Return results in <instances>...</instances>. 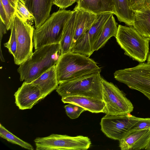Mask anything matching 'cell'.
Masks as SVG:
<instances>
[{"label":"cell","instance_id":"obj_1","mask_svg":"<svg viewBox=\"0 0 150 150\" xmlns=\"http://www.w3.org/2000/svg\"><path fill=\"white\" fill-rule=\"evenodd\" d=\"M61 56L59 43L46 45L35 50L17 69L20 81L31 82L56 65Z\"/></svg>","mask_w":150,"mask_h":150},{"label":"cell","instance_id":"obj_2","mask_svg":"<svg viewBox=\"0 0 150 150\" xmlns=\"http://www.w3.org/2000/svg\"><path fill=\"white\" fill-rule=\"evenodd\" d=\"M56 67L59 84L101 71L100 68L92 59L85 55L71 51L61 56Z\"/></svg>","mask_w":150,"mask_h":150},{"label":"cell","instance_id":"obj_3","mask_svg":"<svg viewBox=\"0 0 150 150\" xmlns=\"http://www.w3.org/2000/svg\"><path fill=\"white\" fill-rule=\"evenodd\" d=\"M73 11L59 10L52 13L44 23L34 30L35 50L48 45L59 43L66 23Z\"/></svg>","mask_w":150,"mask_h":150},{"label":"cell","instance_id":"obj_4","mask_svg":"<svg viewBox=\"0 0 150 150\" xmlns=\"http://www.w3.org/2000/svg\"><path fill=\"white\" fill-rule=\"evenodd\" d=\"M115 38L125 55L140 63L147 60L150 39L142 36L134 27L119 25Z\"/></svg>","mask_w":150,"mask_h":150},{"label":"cell","instance_id":"obj_5","mask_svg":"<svg viewBox=\"0 0 150 150\" xmlns=\"http://www.w3.org/2000/svg\"><path fill=\"white\" fill-rule=\"evenodd\" d=\"M100 72L60 83L56 91L62 97L80 96L103 100Z\"/></svg>","mask_w":150,"mask_h":150},{"label":"cell","instance_id":"obj_6","mask_svg":"<svg viewBox=\"0 0 150 150\" xmlns=\"http://www.w3.org/2000/svg\"><path fill=\"white\" fill-rule=\"evenodd\" d=\"M115 79L130 88L138 91L150 100V64L142 62L134 67L119 69Z\"/></svg>","mask_w":150,"mask_h":150},{"label":"cell","instance_id":"obj_7","mask_svg":"<svg viewBox=\"0 0 150 150\" xmlns=\"http://www.w3.org/2000/svg\"><path fill=\"white\" fill-rule=\"evenodd\" d=\"M34 141L36 150H86L91 144L90 139L87 137L54 134L37 138Z\"/></svg>","mask_w":150,"mask_h":150},{"label":"cell","instance_id":"obj_8","mask_svg":"<svg viewBox=\"0 0 150 150\" xmlns=\"http://www.w3.org/2000/svg\"><path fill=\"white\" fill-rule=\"evenodd\" d=\"M103 100L105 104L106 114L130 113L134 106L125 94L112 82L101 77Z\"/></svg>","mask_w":150,"mask_h":150},{"label":"cell","instance_id":"obj_9","mask_svg":"<svg viewBox=\"0 0 150 150\" xmlns=\"http://www.w3.org/2000/svg\"><path fill=\"white\" fill-rule=\"evenodd\" d=\"M141 118L129 113L106 114L101 120V130L108 137L119 141Z\"/></svg>","mask_w":150,"mask_h":150},{"label":"cell","instance_id":"obj_10","mask_svg":"<svg viewBox=\"0 0 150 150\" xmlns=\"http://www.w3.org/2000/svg\"><path fill=\"white\" fill-rule=\"evenodd\" d=\"M12 23L15 28L17 42L16 56L14 59V62L20 65L33 53V39L35 29L33 26L15 14Z\"/></svg>","mask_w":150,"mask_h":150},{"label":"cell","instance_id":"obj_11","mask_svg":"<svg viewBox=\"0 0 150 150\" xmlns=\"http://www.w3.org/2000/svg\"><path fill=\"white\" fill-rule=\"evenodd\" d=\"M112 14H114L110 12L97 14L96 22L77 40L71 48V52L89 57L94 52L93 46L104 25Z\"/></svg>","mask_w":150,"mask_h":150},{"label":"cell","instance_id":"obj_12","mask_svg":"<svg viewBox=\"0 0 150 150\" xmlns=\"http://www.w3.org/2000/svg\"><path fill=\"white\" fill-rule=\"evenodd\" d=\"M15 103L19 109L24 110L31 109L43 99L40 89L32 82H23L15 93Z\"/></svg>","mask_w":150,"mask_h":150},{"label":"cell","instance_id":"obj_13","mask_svg":"<svg viewBox=\"0 0 150 150\" xmlns=\"http://www.w3.org/2000/svg\"><path fill=\"white\" fill-rule=\"evenodd\" d=\"M150 141V129L130 131L119 141L121 150L145 149Z\"/></svg>","mask_w":150,"mask_h":150},{"label":"cell","instance_id":"obj_14","mask_svg":"<svg viewBox=\"0 0 150 150\" xmlns=\"http://www.w3.org/2000/svg\"><path fill=\"white\" fill-rule=\"evenodd\" d=\"M27 8L33 15L37 28L42 25L50 16L53 0H27Z\"/></svg>","mask_w":150,"mask_h":150},{"label":"cell","instance_id":"obj_15","mask_svg":"<svg viewBox=\"0 0 150 150\" xmlns=\"http://www.w3.org/2000/svg\"><path fill=\"white\" fill-rule=\"evenodd\" d=\"M74 10H76L77 14L72 47L97 19V14L91 12L81 8Z\"/></svg>","mask_w":150,"mask_h":150},{"label":"cell","instance_id":"obj_16","mask_svg":"<svg viewBox=\"0 0 150 150\" xmlns=\"http://www.w3.org/2000/svg\"><path fill=\"white\" fill-rule=\"evenodd\" d=\"M64 103H71L77 105L86 110L92 113H104L105 104L103 100L91 97L70 96L62 97Z\"/></svg>","mask_w":150,"mask_h":150},{"label":"cell","instance_id":"obj_17","mask_svg":"<svg viewBox=\"0 0 150 150\" xmlns=\"http://www.w3.org/2000/svg\"><path fill=\"white\" fill-rule=\"evenodd\" d=\"M41 91L44 99L57 88V81L56 65L54 66L31 82Z\"/></svg>","mask_w":150,"mask_h":150},{"label":"cell","instance_id":"obj_18","mask_svg":"<svg viewBox=\"0 0 150 150\" xmlns=\"http://www.w3.org/2000/svg\"><path fill=\"white\" fill-rule=\"evenodd\" d=\"M77 3L74 10L81 8L96 14L115 13L112 0H78Z\"/></svg>","mask_w":150,"mask_h":150},{"label":"cell","instance_id":"obj_19","mask_svg":"<svg viewBox=\"0 0 150 150\" xmlns=\"http://www.w3.org/2000/svg\"><path fill=\"white\" fill-rule=\"evenodd\" d=\"M113 15L110 16L104 25L93 46V52L98 50L104 47L111 37L116 36L118 29L117 23Z\"/></svg>","mask_w":150,"mask_h":150},{"label":"cell","instance_id":"obj_20","mask_svg":"<svg viewBox=\"0 0 150 150\" xmlns=\"http://www.w3.org/2000/svg\"><path fill=\"white\" fill-rule=\"evenodd\" d=\"M115 15L120 22L129 26H133L134 21V13L129 0H112Z\"/></svg>","mask_w":150,"mask_h":150},{"label":"cell","instance_id":"obj_21","mask_svg":"<svg viewBox=\"0 0 150 150\" xmlns=\"http://www.w3.org/2000/svg\"><path fill=\"white\" fill-rule=\"evenodd\" d=\"M76 14V10H74L65 25L59 42L61 55L71 51L74 34Z\"/></svg>","mask_w":150,"mask_h":150},{"label":"cell","instance_id":"obj_22","mask_svg":"<svg viewBox=\"0 0 150 150\" xmlns=\"http://www.w3.org/2000/svg\"><path fill=\"white\" fill-rule=\"evenodd\" d=\"M134 12V28L142 36L150 39V7Z\"/></svg>","mask_w":150,"mask_h":150},{"label":"cell","instance_id":"obj_23","mask_svg":"<svg viewBox=\"0 0 150 150\" xmlns=\"http://www.w3.org/2000/svg\"><path fill=\"white\" fill-rule=\"evenodd\" d=\"M0 136L8 142L17 144L22 148L30 150L34 149L31 145L13 134L1 124L0 125Z\"/></svg>","mask_w":150,"mask_h":150},{"label":"cell","instance_id":"obj_24","mask_svg":"<svg viewBox=\"0 0 150 150\" xmlns=\"http://www.w3.org/2000/svg\"><path fill=\"white\" fill-rule=\"evenodd\" d=\"M15 14L28 23L32 25L33 24L34 18L33 15L21 0L17 1Z\"/></svg>","mask_w":150,"mask_h":150},{"label":"cell","instance_id":"obj_25","mask_svg":"<svg viewBox=\"0 0 150 150\" xmlns=\"http://www.w3.org/2000/svg\"><path fill=\"white\" fill-rule=\"evenodd\" d=\"M17 0H0L2 5L7 16V22L6 26L7 30L10 29L11 25L15 13L16 2Z\"/></svg>","mask_w":150,"mask_h":150},{"label":"cell","instance_id":"obj_26","mask_svg":"<svg viewBox=\"0 0 150 150\" xmlns=\"http://www.w3.org/2000/svg\"><path fill=\"white\" fill-rule=\"evenodd\" d=\"M10 30L11 35L9 40L4 45V47L8 49L9 53L13 55L15 59L16 56L17 42L15 28L12 23Z\"/></svg>","mask_w":150,"mask_h":150},{"label":"cell","instance_id":"obj_27","mask_svg":"<svg viewBox=\"0 0 150 150\" xmlns=\"http://www.w3.org/2000/svg\"><path fill=\"white\" fill-rule=\"evenodd\" d=\"M64 108L67 115L72 119L78 118L82 112L86 111L83 108L71 103L64 106Z\"/></svg>","mask_w":150,"mask_h":150},{"label":"cell","instance_id":"obj_28","mask_svg":"<svg viewBox=\"0 0 150 150\" xmlns=\"http://www.w3.org/2000/svg\"><path fill=\"white\" fill-rule=\"evenodd\" d=\"M134 11L150 7V0H129Z\"/></svg>","mask_w":150,"mask_h":150},{"label":"cell","instance_id":"obj_29","mask_svg":"<svg viewBox=\"0 0 150 150\" xmlns=\"http://www.w3.org/2000/svg\"><path fill=\"white\" fill-rule=\"evenodd\" d=\"M149 129H150V118H141L129 131Z\"/></svg>","mask_w":150,"mask_h":150},{"label":"cell","instance_id":"obj_30","mask_svg":"<svg viewBox=\"0 0 150 150\" xmlns=\"http://www.w3.org/2000/svg\"><path fill=\"white\" fill-rule=\"evenodd\" d=\"M53 4L55 5L60 9H64L72 5L78 0H53Z\"/></svg>","mask_w":150,"mask_h":150},{"label":"cell","instance_id":"obj_31","mask_svg":"<svg viewBox=\"0 0 150 150\" xmlns=\"http://www.w3.org/2000/svg\"><path fill=\"white\" fill-rule=\"evenodd\" d=\"M0 19L6 25L7 22V16L4 9L1 3L0 5Z\"/></svg>","mask_w":150,"mask_h":150},{"label":"cell","instance_id":"obj_32","mask_svg":"<svg viewBox=\"0 0 150 150\" xmlns=\"http://www.w3.org/2000/svg\"><path fill=\"white\" fill-rule=\"evenodd\" d=\"M145 149L147 150H150V141Z\"/></svg>","mask_w":150,"mask_h":150},{"label":"cell","instance_id":"obj_33","mask_svg":"<svg viewBox=\"0 0 150 150\" xmlns=\"http://www.w3.org/2000/svg\"><path fill=\"white\" fill-rule=\"evenodd\" d=\"M147 62L150 64V53L149 54L147 57Z\"/></svg>","mask_w":150,"mask_h":150},{"label":"cell","instance_id":"obj_34","mask_svg":"<svg viewBox=\"0 0 150 150\" xmlns=\"http://www.w3.org/2000/svg\"><path fill=\"white\" fill-rule=\"evenodd\" d=\"M21 1H23V2H24L25 3V1H26L27 0H21Z\"/></svg>","mask_w":150,"mask_h":150}]
</instances>
